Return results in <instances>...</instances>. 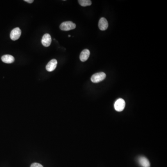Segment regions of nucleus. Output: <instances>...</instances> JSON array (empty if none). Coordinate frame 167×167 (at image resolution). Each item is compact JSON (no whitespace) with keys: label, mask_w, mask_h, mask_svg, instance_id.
I'll use <instances>...</instances> for the list:
<instances>
[{"label":"nucleus","mask_w":167,"mask_h":167,"mask_svg":"<svg viewBox=\"0 0 167 167\" xmlns=\"http://www.w3.org/2000/svg\"><path fill=\"white\" fill-rule=\"evenodd\" d=\"M76 24L70 21L63 22L60 25V28L62 31H67L75 29Z\"/></svg>","instance_id":"f257e3e1"},{"label":"nucleus","mask_w":167,"mask_h":167,"mask_svg":"<svg viewBox=\"0 0 167 167\" xmlns=\"http://www.w3.org/2000/svg\"><path fill=\"white\" fill-rule=\"evenodd\" d=\"M106 78V74L104 72H97L93 75L91 77V81L94 83L102 81Z\"/></svg>","instance_id":"f03ea898"},{"label":"nucleus","mask_w":167,"mask_h":167,"mask_svg":"<svg viewBox=\"0 0 167 167\" xmlns=\"http://www.w3.org/2000/svg\"><path fill=\"white\" fill-rule=\"evenodd\" d=\"M125 102L123 99H118L114 104L115 109L117 111H122L125 109Z\"/></svg>","instance_id":"7ed1b4c3"},{"label":"nucleus","mask_w":167,"mask_h":167,"mask_svg":"<svg viewBox=\"0 0 167 167\" xmlns=\"http://www.w3.org/2000/svg\"><path fill=\"white\" fill-rule=\"evenodd\" d=\"M22 31L19 28H15L12 30L10 33V38L12 40H17L21 37Z\"/></svg>","instance_id":"20e7f679"},{"label":"nucleus","mask_w":167,"mask_h":167,"mask_svg":"<svg viewBox=\"0 0 167 167\" xmlns=\"http://www.w3.org/2000/svg\"><path fill=\"white\" fill-rule=\"evenodd\" d=\"M51 42V38L50 35L48 33H46L44 35L41 39V43L45 47H49Z\"/></svg>","instance_id":"39448f33"},{"label":"nucleus","mask_w":167,"mask_h":167,"mask_svg":"<svg viewBox=\"0 0 167 167\" xmlns=\"http://www.w3.org/2000/svg\"><path fill=\"white\" fill-rule=\"evenodd\" d=\"M57 63V61L55 59L51 60L49 62H48L47 65H46V70L49 72H53L56 69Z\"/></svg>","instance_id":"423d86ee"},{"label":"nucleus","mask_w":167,"mask_h":167,"mask_svg":"<svg viewBox=\"0 0 167 167\" xmlns=\"http://www.w3.org/2000/svg\"><path fill=\"white\" fill-rule=\"evenodd\" d=\"M99 29L102 31H104L106 30L108 27V23L106 19L104 17H102L100 19L99 22Z\"/></svg>","instance_id":"0eeeda50"},{"label":"nucleus","mask_w":167,"mask_h":167,"mask_svg":"<svg viewBox=\"0 0 167 167\" xmlns=\"http://www.w3.org/2000/svg\"><path fill=\"white\" fill-rule=\"evenodd\" d=\"M90 55V51L88 49H84L81 51L79 56V58L82 62H85L88 60Z\"/></svg>","instance_id":"6e6552de"},{"label":"nucleus","mask_w":167,"mask_h":167,"mask_svg":"<svg viewBox=\"0 0 167 167\" xmlns=\"http://www.w3.org/2000/svg\"><path fill=\"white\" fill-rule=\"evenodd\" d=\"M139 164L142 167H150V163L147 158L145 157H140L138 159Z\"/></svg>","instance_id":"1a4fd4ad"},{"label":"nucleus","mask_w":167,"mask_h":167,"mask_svg":"<svg viewBox=\"0 0 167 167\" xmlns=\"http://www.w3.org/2000/svg\"><path fill=\"white\" fill-rule=\"evenodd\" d=\"M1 61L4 63H7V64H11L13 63L15 61V58L12 55L7 54L4 55L1 57Z\"/></svg>","instance_id":"9d476101"},{"label":"nucleus","mask_w":167,"mask_h":167,"mask_svg":"<svg viewBox=\"0 0 167 167\" xmlns=\"http://www.w3.org/2000/svg\"><path fill=\"white\" fill-rule=\"evenodd\" d=\"M78 2L82 7L90 6L92 4V1L90 0H79L78 1Z\"/></svg>","instance_id":"9b49d317"},{"label":"nucleus","mask_w":167,"mask_h":167,"mask_svg":"<svg viewBox=\"0 0 167 167\" xmlns=\"http://www.w3.org/2000/svg\"><path fill=\"white\" fill-rule=\"evenodd\" d=\"M30 167H43L42 165L38 163H33Z\"/></svg>","instance_id":"f8f14e48"},{"label":"nucleus","mask_w":167,"mask_h":167,"mask_svg":"<svg viewBox=\"0 0 167 167\" xmlns=\"http://www.w3.org/2000/svg\"><path fill=\"white\" fill-rule=\"evenodd\" d=\"M24 1L27 2L29 3H32L33 2V0H25Z\"/></svg>","instance_id":"ddd939ff"},{"label":"nucleus","mask_w":167,"mask_h":167,"mask_svg":"<svg viewBox=\"0 0 167 167\" xmlns=\"http://www.w3.org/2000/svg\"><path fill=\"white\" fill-rule=\"evenodd\" d=\"M68 37H71V35H69Z\"/></svg>","instance_id":"4468645a"}]
</instances>
